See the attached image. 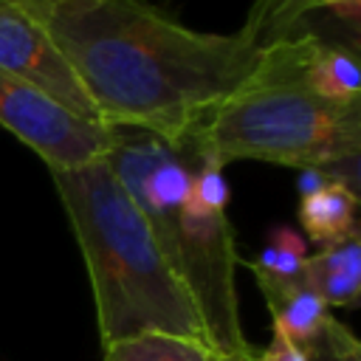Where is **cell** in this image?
<instances>
[{
  "label": "cell",
  "mask_w": 361,
  "mask_h": 361,
  "mask_svg": "<svg viewBox=\"0 0 361 361\" xmlns=\"http://www.w3.org/2000/svg\"><path fill=\"white\" fill-rule=\"evenodd\" d=\"M302 350L307 361H361V341L336 316H330Z\"/></svg>",
  "instance_id": "obj_13"
},
{
  "label": "cell",
  "mask_w": 361,
  "mask_h": 361,
  "mask_svg": "<svg viewBox=\"0 0 361 361\" xmlns=\"http://www.w3.org/2000/svg\"><path fill=\"white\" fill-rule=\"evenodd\" d=\"M355 209H358V192H353L344 183L327 180L322 189L299 197V223L316 245H327L333 240H341L355 226Z\"/></svg>",
  "instance_id": "obj_10"
},
{
  "label": "cell",
  "mask_w": 361,
  "mask_h": 361,
  "mask_svg": "<svg viewBox=\"0 0 361 361\" xmlns=\"http://www.w3.org/2000/svg\"><path fill=\"white\" fill-rule=\"evenodd\" d=\"M313 11H333L344 17L347 25L358 23V0H254L237 34L257 48H268L296 34Z\"/></svg>",
  "instance_id": "obj_9"
},
{
  "label": "cell",
  "mask_w": 361,
  "mask_h": 361,
  "mask_svg": "<svg viewBox=\"0 0 361 361\" xmlns=\"http://www.w3.org/2000/svg\"><path fill=\"white\" fill-rule=\"evenodd\" d=\"M305 259H307L305 240L290 226H276L268 237V245L259 251V257L245 265L248 271H262L271 276H299Z\"/></svg>",
  "instance_id": "obj_12"
},
{
  "label": "cell",
  "mask_w": 361,
  "mask_h": 361,
  "mask_svg": "<svg viewBox=\"0 0 361 361\" xmlns=\"http://www.w3.org/2000/svg\"><path fill=\"white\" fill-rule=\"evenodd\" d=\"M48 172L87 268L102 347L138 333L209 344L189 290L110 164Z\"/></svg>",
  "instance_id": "obj_2"
},
{
  "label": "cell",
  "mask_w": 361,
  "mask_h": 361,
  "mask_svg": "<svg viewBox=\"0 0 361 361\" xmlns=\"http://www.w3.org/2000/svg\"><path fill=\"white\" fill-rule=\"evenodd\" d=\"M0 127L31 147L48 169H76L104 161L116 127L87 121L42 90L0 71Z\"/></svg>",
  "instance_id": "obj_5"
},
{
  "label": "cell",
  "mask_w": 361,
  "mask_h": 361,
  "mask_svg": "<svg viewBox=\"0 0 361 361\" xmlns=\"http://www.w3.org/2000/svg\"><path fill=\"white\" fill-rule=\"evenodd\" d=\"M324 183H327V178H324L322 169H302V172H299V197H305V195L322 189Z\"/></svg>",
  "instance_id": "obj_15"
},
{
  "label": "cell",
  "mask_w": 361,
  "mask_h": 361,
  "mask_svg": "<svg viewBox=\"0 0 361 361\" xmlns=\"http://www.w3.org/2000/svg\"><path fill=\"white\" fill-rule=\"evenodd\" d=\"M45 28L102 124L183 147L226 99L257 79L265 48L197 31L147 0H54Z\"/></svg>",
  "instance_id": "obj_1"
},
{
  "label": "cell",
  "mask_w": 361,
  "mask_h": 361,
  "mask_svg": "<svg viewBox=\"0 0 361 361\" xmlns=\"http://www.w3.org/2000/svg\"><path fill=\"white\" fill-rule=\"evenodd\" d=\"M248 361H307V355H305V350L299 344H293L290 338L274 333V338H271V344L265 350L248 353Z\"/></svg>",
  "instance_id": "obj_14"
},
{
  "label": "cell",
  "mask_w": 361,
  "mask_h": 361,
  "mask_svg": "<svg viewBox=\"0 0 361 361\" xmlns=\"http://www.w3.org/2000/svg\"><path fill=\"white\" fill-rule=\"evenodd\" d=\"M0 3H6V6H17V8H25V11H31L34 17H39L42 23H45V17H48L51 6H54V0H0Z\"/></svg>",
  "instance_id": "obj_16"
},
{
  "label": "cell",
  "mask_w": 361,
  "mask_h": 361,
  "mask_svg": "<svg viewBox=\"0 0 361 361\" xmlns=\"http://www.w3.org/2000/svg\"><path fill=\"white\" fill-rule=\"evenodd\" d=\"M141 209L158 248L189 290L217 355H248L234 271L240 265L228 206L192 192L195 158L149 133L116 130L104 158Z\"/></svg>",
  "instance_id": "obj_3"
},
{
  "label": "cell",
  "mask_w": 361,
  "mask_h": 361,
  "mask_svg": "<svg viewBox=\"0 0 361 361\" xmlns=\"http://www.w3.org/2000/svg\"><path fill=\"white\" fill-rule=\"evenodd\" d=\"M251 274L268 305L274 333L290 338L293 344L305 347L333 316L330 307L307 288L302 274L299 276H271L262 271H251Z\"/></svg>",
  "instance_id": "obj_7"
},
{
  "label": "cell",
  "mask_w": 361,
  "mask_h": 361,
  "mask_svg": "<svg viewBox=\"0 0 361 361\" xmlns=\"http://www.w3.org/2000/svg\"><path fill=\"white\" fill-rule=\"evenodd\" d=\"M104 361H220V355L203 341L166 333H138L104 344Z\"/></svg>",
  "instance_id": "obj_11"
},
{
  "label": "cell",
  "mask_w": 361,
  "mask_h": 361,
  "mask_svg": "<svg viewBox=\"0 0 361 361\" xmlns=\"http://www.w3.org/2000/svg\"><path fill=\"white\" fill-rule=\"evenodd\" d=\"M220 361H248V355H220Z\"/></svg>",
  "instance_id": "obj_17"
},
{
  "label": "cell",
  "mask_w": 361,
  "mask_h": 361,
  "mask_svg": "<svg viewBox=\"0 0 361 361\" xmlns=\"http://www.w3.org/2000/svg\"><path fill=\"white\" fill-rule=\"evenodd\" d=\"M302 279L327 307H355L361 299V234L353 231L307 254Z\"/></svg>",
  "instance_id": "obj_8"
},
{
  "label": "cell",
  "mask_w": 361,
  "mask_h": 361,
  "mask_svg": "<svg viewBox=\"0 0 361 361\" xmlns=\"http://www.w3.org/2000/svg\"><path fill=\"white\" fill-rule=\"evenodd\" d=\"M0 71L42 90L71 113L102 124L93 99L48 34L45 23L31 11L6 3H0Z\"/></svg>",
  "instance_id": "obj_6"
},
{
  "label": "cell",
  "mask_w": 361,
  "mask_h": 361,
  "mask_svg": "<svg viewBox=\"0 0 361 361\" xmlns=\"http://www.w3.org/2000/svg\"><path fill=\"white\" fill-rule=\"evenodd\" d=\"M180 149L223 169L234 161L322 169L327 180L358 192L361 104H330L282 79L265 48L257 79L217 104Z\"/></svg>",
  "instance_id": "obj_4"
}]
</instances>
